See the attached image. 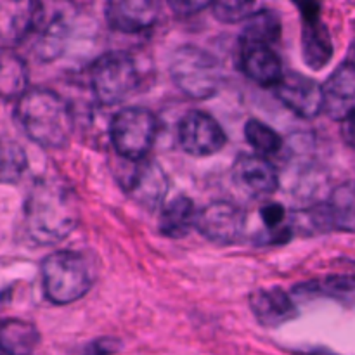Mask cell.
Segmentation results:
<instances>
[{
    "label": "cell",
    "instance_id": "obj_30",
    "mask_svg": "<svg viewBox=\"0 0 355 355\" xmlns=\"http://www.w3.org/2000/svg\"><path fill=\"white\" fill-rule=\"evenodd\" d=\"M342 135L343 141L347 142V146L355 151V110L345 118V120H342Z\"/></svg>",
    "mask_w": 355,
    "mask_h": 355
},
{
    "label": "cell",
    "instance_id": "obj_1",
    "mask_svg": "<svg viewBox=\"0 0 355 355\" xmlns=\"http://www.w3.org/2000/svg\"><path fill=\"white\" fill-rule=\"evenodd\" d=\"M24 220L31 239L40 245H55L78 225V198L62 180H38L24 203Z\"/></svg>",
    "mask_w": 355,
    "mask_h": 355
},
{
    "label": "cell",
    "instance_id": "obj_4",
    "mask_svg": "<svg viewBox=\"0 0 355 355\" xmlns=\"http://www.w3.org/2000/svg\"><path fill=\"white\" fill-rule=\"evenodd\" d=\"M173 83L193 99H208L220 87V64L210 52L196 45H182L170 59Z\"/></svg>",
    "mask_w": 355,
    "mask_h": 355
},
{
    "label": "cell",
    "instance_id": "obj_10",
    "mask_svg": "<svg viewBox=\"0 0 355 355\" xmlns=\"http://www.w3.org/2000/svg\"><path fill=\"white\" fill-rule=\"evenodd\" d=\"M276 96L288 110L302 118H315L324 111V90L315 80L300 73L283 75Z\"/></svg>",
    "mask_w": 355,
    "mask_h": 355
},
{
    "label": "cell",
    "instance_id": "obj_19",
    "mask_svg": "<svg viewBox=\"0 0 355 355\" xmlns=\"http://www.w3.org/2000/svg\"><path fill=\"white\" fill-rule=\"evenodd\" d=\"M28 68L23 58L0 49V99H21L28 92Z\"/></svg>",
    "mask_w": 355,
    "mask_h": 355
},
{
    "label": "cell",
    "instance_id": "obj_3",
    "mask_svg": "<svg viewBox=\"0 0 355 355\" xmlns=\"http://www.w3.org/2000/svg\"><path fill=\"white\" fill-rule=\"evenodd\" d=\"M45 297L58 305L80 300L92 286V274L76 252H54L42 262Z\"/></svg>",
    "mask_w": 355,
    "mask_h": 355
},
{
    "label": "cell",
    "instance_id": "obj_26",
    "mask_svg": "<svg viewBox=\"0 0 355 355\" xmlns=\"http://www.w3.org/2000/svg\"><path fill=\"white\" fill-rule=\"evenodd\" d=\"M257 0H211L214 16L222 23H239L253 14Z\"/></svg>",
    "mask_w": 355,
    "mask_h": 355
},
{
    "label": "cell",
    "instance_id": "obj_24",
    "mask_svg": "<svg viewBox=\"0 0 355 355\" xmlns=\"http://www.w3.org/2000/svg\"><path fill=\"white\" fill-rule=\"evenodd\" d=\"M245 137L248 144L260 155H274L283 146V139L274 128L259 120H248L245 123Z\"/></svg>",
    "mask_w": 355,
    "mask_h": 355
},
{
    "label": "cell",
    "instance_id": "obj_15",
    "mask_svg": "<svg viewBox=\"0 0 355 355\" xmlns=\"http://www.w3.org/2000/svg\"><path fill=\"white\" fill-rule=\"evenodd\" d=\"M250 307L257 321L266 328H277L298 314L291 298L279 288L253 291L250 297Z\"/></svg>",
    "mask_w": 355,
    "mask_h": 355
},
{
    "label": "cell",
    "instance_id": "obj_14",
    "mask_svg": "<svg viewBox=\"0 0 355 355\" xmlns=\"http://www.w3.org/2000/svg\"><path fill=\"white\" fill-rule=\"evenodd\" d=\"M324 90V111L335 120H345L355 110V66L343 62L331 73Z\"/></svg>",
    "mask_w": 355,
    "mask_h": 355
},
{
    "label": "cell",
    "instance_id": "obj_20",
    "mask_svg": "<svg viewBox=\"0 0 355 355\" xmlns=\"http://www.w3.org/2000/svg\"><path fill=\"white\" fill-rule=\"evenodd\" d=\"M196 220L198 214L194 210L193 200L187 196H177L163 207L159 232L168 238H184L189 234L193 225H196Z\"/></svg>",
    "mask_w": 355,
    "mask_h": 355
},
{
    "label": "cell",
    "instance_id": "obj_27",
    "mask_svg": "<svg viewBox=\"0 0 355 355\" xmlns=\"http://www.w3.org/2000/svg\"><path fill=\"white\" fill-rule=\"evenodd\" d=\"M166 3L177 16L187 17L207 9L211 6V0H166Z\"/></svg>",
    "mask_w": 355,
    "mask_h": 355
},
{
    "label": "cell",
    "instance_id": "obj_11",
    "mask_svg": "<svg viewBox=\"0 0 355 355\" xmlns=\"http://www.w3.org/2000/svg\"><path fill=\"white\" fill-rule=\"evenodd\" d=\"M106 21L121 33H141L155 26L159 16L158 0H106Z\"/></svg>",
    "mask_w": 355,
    "mask_h": 355
},
{
    "label": "cell",
    "instance_id": "obj_18",
    "mask_svg": "<svg viewBox=\"0 0 355 355\" xmlns=\"http://www.w3.org/2000/svg\"><path fill=\"white\" fill-rule=\"evenodd\" d=\"M40 342V333L31 322L7 319L0 322V354L31 355Z\"/></svg>",
    "mask_w": 355,
    "mask_h": 355
},
{
    "label": "cell",
    "instance_id": "obj_22",
    "mask_svg": "<svg viewBox=\"0 0 355 355\" xmlns=\"http://www.w3.org/2000/svg\"><path fill=\"white\" fill-rule=\"evenodd\" d=\"M281 37V19L274 10L263 9L246 19L241 31V45H267L270 47Z\"/></svg>",
    "mask_w": 355,
    "mask_h": 355
},
{
    "label": "cell",
    "instance_id": "obj_9",
    "mask_svg": "<svg viewBox=\"0 0 355 355\" xmlns=\"http://www.w3.org/2000/svg\"><path fill=\"white\" fill-rule=\"evenodd\" d=\"M44 6L40 0H0V42L17 45L40 28Z\"/></svg>",
    "mask_w": 355,
    "mask_h": 355
},
{
    "label": "cell",
    "instance_id": "obj_8",
    "mask_svg": "<svg viewBox=\"0 0 355 355\" xmlns=\"http://www.w3.org/2000/svg\"><path fill=\"white\" fill-rule=\"evenodd\" d=\"M245 211L227 201H215L198 214L196 227L217 245H232L245 232Z\"/></svg>",
    "mask_w": 355,
    "mask_h": 355
},
{
    "label": "cell",
    "instance_id": "obj_23",
    "mask_svg": "<svg viewBox=\"0 0 355 355\" xmlns=\"http://www.w3.org/2000/svg\"><path fill=\"white\" fill-rule=\"evenodd\" d=\"M328 208L331 214L333 227L355 232V184H343L335 189Z\"/></svg>",
    "mask_w": 355,
    "mask_h": 355
},
{
    "label": "cell",
    "instance_id": "obj_28",
    "mask_svg": "<svg viewBox=\"0 0 355 355\" xmlns=\"http://www.w3.org/2000/svg\"><path fill=\"white\" fill-rule=\"evenodd\" d=\"M321 291L326 293H350L355 291V277L350 276H333L321 283Z\"/></svg>",
    "mask_w": 355,
    "mask_h": 355
},
{
    "label": "cell",
    "instance_id": "obj_6",
    "mask_svg": "<svg viewBox=\"0 0 355 355\" xmlns=\"http://www.w3.org/2000/svg\"><path fill=\"white\" fill-rule=\"evenodd\" d=\"M110 135L118 155L130 162H141L155 144L158 120L144 107H127L114 114Z\"/></svg>",
    "mask_w": 355,
    "mask_h": 355
},
{
    "label": "cell",
    "instance_id": "obj_29",
    "mask_svg": "<svg viewBox=\"0 0 355 355\" xmlns=\"http://www.w3.org/2000/svg\"><path fill=\"white\" fill-rule=\"evenodd\" d=\"M295 6L300 10L304 23H311V21L319 19V12H321V0H293Z\"/></svg>",
    "mask_w": 355,
    "mask_h": 355
},
{
    "label": "cell",
    "instance_id": "obj_7",
    "mask_svg": "<svg viewBox=\"0 0 355 355\" xmlns=\"http://www.w3.org/2000/svg\"><path fill=\"white\" fill-rule=\"evenodd\" d=\"M179 142L187 155L203 158L222 151L227 137L214 116L203 111H191L179 123Z\"/></svg>",
    "mask_w": 355,
    "mask_h": 355
},
{
    "label": "cell",
    "instance_id": "obj_12",
    "mask_svg": "<svg viewBox=\"0 0 355 355\" xmlns=\"http://www.w3.org/2000/svg\"><path fill=\"white\" fill-rule=\"evenodd\" d=\"M127 191L139 205L156 208L168 193V179L162 166L151 159H141L127 182Z\"/></svg>",
    "mask_w": 355,
    "mask_h": 355
},
{
    "label": "cell",
    "instance_id": "obj_16",
    "mask_svg": "<svg viewBox=\"0 0 355 355\" xmlns=\"http://www.w3.org/2000/svg\"><path fill=\"white\" fill-rule=\"evenodd\" d=\"M241 64L250 80L263 87H276L283 78V64L267 45H243Z\"/></svg>",
    "mask_w": 355,
    "mask_h": 355
},
{
    "label": "cell",
    "instance_id": "obj_5",
    "mask_svg": "<svg viewBox=\"0 0 355 355\" xmlns=\"http://www.w3.org/2000/svg\"><path fill=\"white\" fill-rule=\"evenodd\" d=\"M90 82L94 96L103 106H116L137 90V64L127 52H107L94 62Z\"/></svg>",
    "mask_w": 355,
    "mask_h": 355
},
{
    "label": "cell",
    "instance_id": "obj_21",
    "mask_svg": "<svg viewBox=\"0 0 355 355\" xmlns=\"http://www.w3.org/2000/svg\"><path fill=\"white\" fill-rule=\"evenodd\" d=\"M73 31V17L68 10L58 12L44 28L37 42V54L42 61H54L66 51Z\"/></svg>",
    "mask_w": 355,
    "mask_h": 355
},
{
    "label": "cell",
    "instance_id": "obj_2",
    "mask_svg": "<svg viewBox=\"0 0 355 355\" xmlns=\"http://www.w3.org/2000/svg\"><path fill=\"white\" fill-rule=\"evenodd\" d=\"M16 118L24 134L45 149L68 146L75 128L68 103L49 89L28 90L17 101Z\"/></svg>",
    "mask_w": 355,
    "mask_h": 355
},
{
    "label": "cell",
    "instance_id": "obj_31",
    "mask_svg": "<svg viewBox=\"0 0 355 355\" xmlns=\"http://www.w3.org/2000/svg\"><path fill=\"white\" fill-rule=\"evenodd\" d=\"M349 62H352V64L355 66V40L352 44V49H350V61Z\"/></svg>",
    "mask_w": 355,
    "mask_h": 355
},
{
    "label": "cell",
    "instance_id": "obj_13",
    "mask_svg": "<svg viewBox=\"0 0 355 355\" xmlns=\"http://www.w3.org/2000/svg\"><path fill=\"white\" fill-rule=\"evenodd\" d=\"M234 180L253 196H269L279 187V177L269 159L257 155H241L234 163Z\"/></svg>",
    "mask_w": 355,
    "mask_h": 355
},
{
    "label": "cell",
    "instance_id": "obj_25",
    "mask_svg": "<svg viewBox=\"0 0 355 355\" xmlns=\"http://www.w3.org/2000/svg\"><path fill=\"white\" fill-rule=\"evenodd\" d=\"M26 168V156L16 144L0 141V182H16Z\"/></svg>",
    "mask_w": 355,
    "mask_h": 355
},
{
    "label": "cell",
    "instance_id": "obj_17",
    "mask_svg": "<svg viewBox=\"0 0 355 355\" xmlns=\"http://www.w3.org/2000/svg\"><path fill=\"white\" fill-rule=\"evenodd\" d=\"M302 54L311 69H322L333 58V42L328 28L321 19L304 24L302 30Z\"/></svg>",
    "mask_w": 355,
    "mask_h": 355
}]
</instances>
